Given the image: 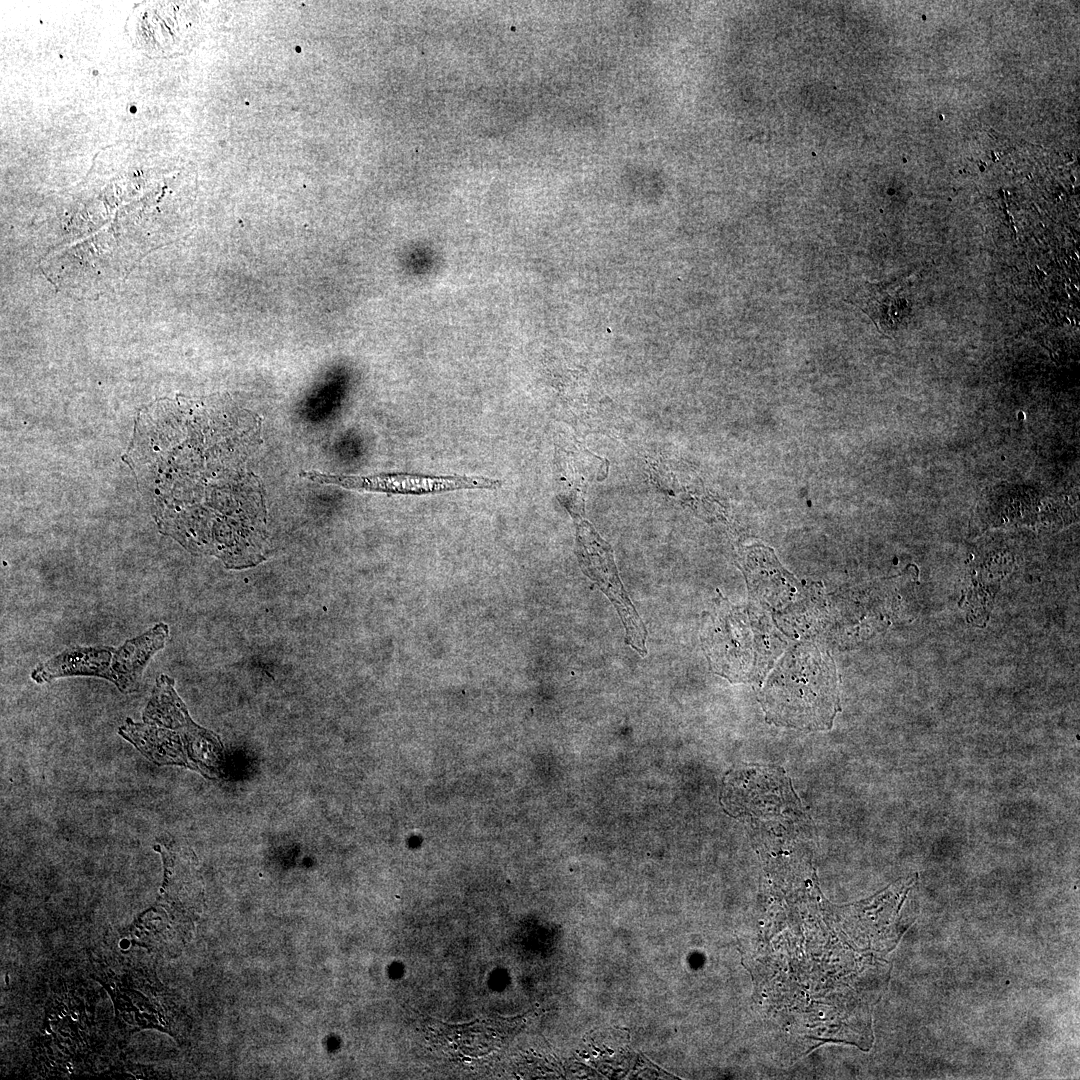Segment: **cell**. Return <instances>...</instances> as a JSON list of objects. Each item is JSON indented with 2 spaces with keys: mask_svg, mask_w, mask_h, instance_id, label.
<instances>
[{
  "mask_svg": "<svg viewBox=\"0 0 1080 1080\" xmlns=\"http://www.w3.org/2000/svg\"><path fill=\"white\" fill-rule=\"evenodd\" d=\"M118 734L156 765L184 766L207 777L217 774L219 737L193 722L167 675L156 679L142 722L127 718Z\"/></svg>",
  "mask_w": 1080,
  "mask_h": 1080,
  "instance_id": "obj_1",
  "label": "cell"
},
{
  "mask_svg": "<svg viewBox=\"0 0 1080 1080\" xmlns=\"http://www.w3.org/2000/svg\"><path fill=\"white\" fill-rule=\"evenodd\" d=\"M766 717L801 730L832 726L839 708L835 666L813 645H801L782 659L762 691Z\"/></svg>",
  "mask_w": 1080,
  "mask_h": 1080,
  "instance_id": "obj_2",
  "label": "cell"
},
{
  "mask_svg": "<svg viewBox=\"0 0 1080 1080\" xmlns=\"http://www.w3.org/2000/svg\"><path fill=\"white\" fill-rule=\"evenodd\" d=\"M300 476L320 484H331L351 490L390 495H428L465 489L495 490L502 486V481L496 478L467 475H426L399 472L362 476L328 474L312 470L301 472Z\"/></svg>",
  "mask_w": 1080,
  "mask_h": 1080,
  "instance_id": "obj_3",
  "label": "cell"
},
{
  "mask_svg": "<svg viewBox=\"0 0 1080 1080\" xmlns=\"http://www.w3.org/2000/svg\"><path fill=\"white\" fill-rule=\"evenodd\" d=\"M115 648L110 646H73L39 664L31 672L38 684L57 678L93 676L114 684L111 663Z\"/></svg>",
  "mask_w": 1080,
  "mask_h": 1080,
  "instance_id": "obj_4",
  "label": "cell"
},
{
  "mask_svg": "<svg viewBox=\"0 0 1080 1080\" xmlns=\"http://www.w3.org/2000/svg\"><path fill=\"white\" fill-rule=\"evenodd\" d=\"M168 637V625L158 623L115 649L111 667L114 685L121 693L130 694L139 689L144 669L151 657L164 648Z\"/></svg>",
  "mask_w": 1080,
  "mask_h": 1080,
  "instance_id": "obj_5",
  "label": "cell"
},
{
  "mask_svg": "<svg viewBox=\"0 0 1080 1080\" xmlns=\"http://www.w3.org/2000/svg\"><path fill=\"white\" fill-rule=\"evenodd\" d=\"M407 261V269H409L413 275H424L435 267L437 262L436 253L429 246L420 245L414 246L409 252Z\"/></svg>",
  "mask_w": 1080,
  "mask_h": 1080,
  "instance_id": "obj_6",
  "label": "cell"
}]
</instances>
